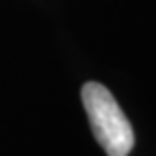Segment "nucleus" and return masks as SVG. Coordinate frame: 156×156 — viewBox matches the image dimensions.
Wrapping results in <instances>:
<instances>
[{"label":"nucleus","mask_w":156,"mask_h":156,"mask_svg":"<svg viewBox=\"0 0 156 156\" xmlns=\"http://www.w3.org/2000/svg\"><path fill=\"white\" fill-rule=\"evenodd\" d=\"M93 136L108 156H128L134 148V130L116 98L101 83L89 81L81 89Z\"/></svg>","instance_id":"f257e3e1"}]
</instances>
